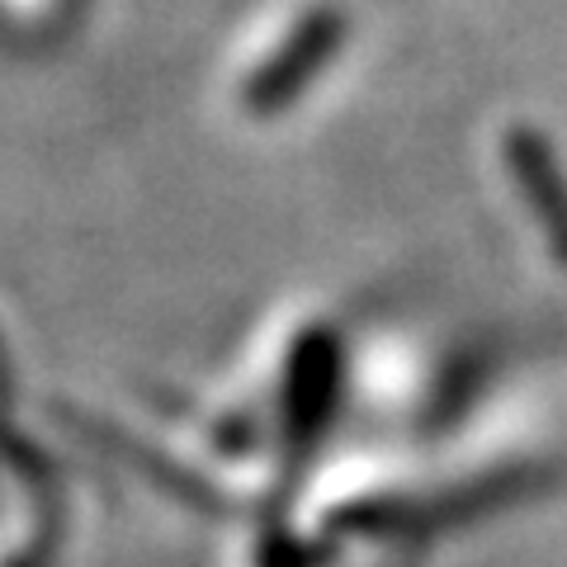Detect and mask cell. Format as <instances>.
I'll return each mask as SVG.
<instances>
[{"instance_id": "cell-1", "label": "cell", "mask_w": 567, "mask_h": 567, "mask_svg": "<svg viewBox=\"0 0 567 567\" xmlns=\"http://www.w3.org/2000/svg\"><path fill=\"white\" fill-rule=\"evenodd\" d=\"M346 43V14L327 0H298L270 14L233 62V104L246 114H275L308 91L312 76Z\"/></svg>"}, {"instance_id": "cell-2", "label": "cell", "mask_w": 567, "mask_h": 567, "mask_svg": "<svg viewBox=\"0 0 567 567\" xmlns=\"http://www.w3.org/2000/svg\"><path fill=\"white\" fill-rule=\"evenodd\" d=\"M496 162H502V181L511 185V199L520 204L539 251L558 270H567V175L558 166L554 147L535 128L516 123L496 142Z\"/></svg>"}]
</instances>
